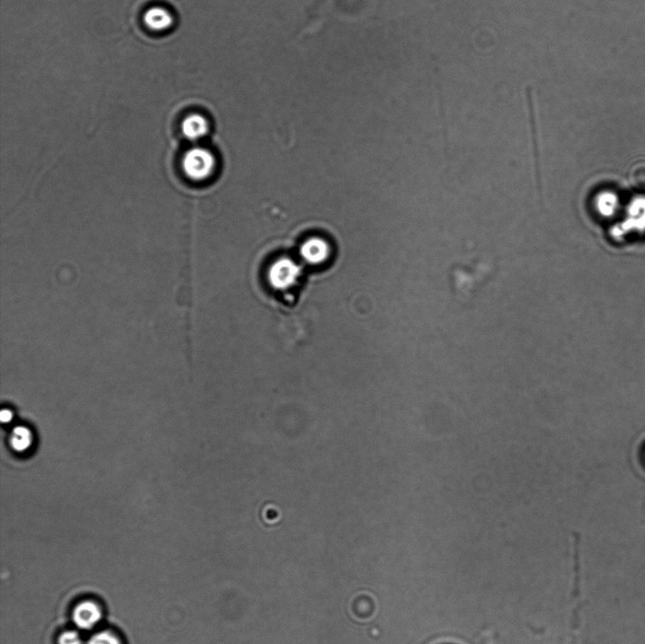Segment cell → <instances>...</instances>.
<instances>
[{"instance_id":"obj_2","label":"cell","mask_w":645,"mask_h":644,"mask_svg":"<svg viewBox=\"0 0 645 644\" xmlns=\"http://www.w3.org/2000/svg\"><path fill=\"white\" fill-rule=\"evenodd\" d=\"M302 268L290 258L278 259L270 268L269 281L275 290H287L292 287L301 277Z\"/></svg>"},{"instance_id":"obj_9","label":"cell","mask_w":645,"mask_h":644,"mask_svg":"<svg viewBox=\"0 0 645 644\" xmlns=\"http://www.w3.org/2000/svg\"><path fill=\"white\" fill-rule=\"evenodd\" d=\"M88 644H122L119 638L111 631H100L89 640Z\"/></svg>"},{"instance_id":"obj_6","label":"cell","mask_w":645,"mask_h":644,"mask_svg":"<svg viewBox=\"0 0 645 644\" xmlns=\"http://www.w3.org/2000/svg\"><path fill=\"white\" fill-rule=\"evenodd\" d=\"M146 27L154 31L168 30L174 24V17L166 9L154 7L149 9L144 16Z\"/></svg>"},{"instance_id":"obj_8","label":"cell","mask_w":645,"mask_h":644,"mask_svg":"<svg viewBox=\"0 0 645 644\" xmlns=\"http://www.w3.org/2000/svg\"><path fill=\"white\" fill-rule=\"evenodd\" d=\"M629 180L635 189L645 191V161L637 162L630 167Z\"/></svg>"},{"instance_id":"obj_1","label":"cell","mask_w":645,"mask_h":644,"mask_svg":"<svg viewBox=\"0 0 645 644\" xmlns=\"http://www.w3.org/2000/svg\"><path fill=\"white\" fill-rule=\"evenodd\" d=\"M215 167V159L210 150L193 148L184 153L181 169L189 180L203 181L211 177Z\"/></svg>"},{"instance_id":"obj_3","label":"cell","mask_w":645,"mask_h":644,"mask_svg":"<svg viewBox=\"0 0 645 644\" xmlns=\"http://www.w3.org/2000/svg\"><path fill=\"white\" fill-rule=\"evenodd\" d=\"M72 618L78 628L83 630H90L100 623L102 618V611L96 602L86 600L77 605Z\"/></svg>"},{"instance_id":"obj_4","label":"cell","mask_w":645,"mask_h":644,"mask_svg":"<svg viewBox=\"0 0 645 644\" xmlns=\"http://www.w3.org/2000/svg\"><path fill=\"white\" fill-rule=\"evenodd\" d=\"M330 254V247L324 239L313 238L305 241L301 248V255L311 265L324 263Z\"/></svg>"},{"instance_id":"obj_5","label":"cell","mask_w":645,"mask_h":644,"mask_svg":"<svg viewBox=\"0 0 645 644\" xmlns=\"http://www.w3.org/2000/svg\"><path fill=\"white\" fill-rule=\"evenodd\" d=\"M209 131V123L203 115L193 114L184 118L181 132L190 141H197L206 137Z\"/></svg>"},{"instance_id":"obj_10","label":"cell","mask_w":645,"mask_h":644,"mask_svg":"<svg viewBox=\"0 0 645 644\" xmlns=\"http://www.w3.org/2000/svg\"><path fill=\"white\" fill-rule=\"evenodd\" d=\"M58 644H83L82 637L77 631L68 630L60 635Z\"/></svg>"},{"instance_id":"obj_7","label":"cell","mask_w":645,"mask_h":644,"mask_svg":"<svg viewBox=\"0 0 645 644\" xmlns=\"http://www.w3.org/2000/svg\"><path fill=\"white\" fill-rule=\"evenodd\" d=\"M10 443L16 452H25L33 443V435L27 427H16L11 433Z\"/></svg>"},{"instance_id":"obj_11","label":"cell","mask_w":645,"mask_h":644,"mask_svg":"<svg viewBox=\"0 0 645 644\" xmlns=\"http://www.w3.org/2000/svg\"><path fill=\"white\" fill-rule=\"evenodd\" d=\"M0 420H1L3 423H10L13 420V412L8 409L2 410L1 414H0Z\"/></svg>"}]
</instances>
